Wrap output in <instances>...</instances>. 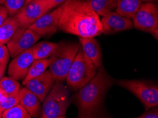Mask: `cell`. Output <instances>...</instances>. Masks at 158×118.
Returning <instances> with one entry per match:
<instances>
[{"mask_svg": "<svg viewBox=\"0 0 158 118\" xmlns=\"http://www.w3.org/2000/svg\"><path fill=\"white\" fill-rule=\"evenodd\" d=\"M58 29L80 38L96 37L102 33L99 16L87 0H67L56 7Z\"/></svg>", "mask_w": 158, "mask_h": 118, "instance_id": "cell-1", "label": "cell"}, {"mask_svg": "<svg viewBox=\"0 0 158 118\" xmlns=\"http://www.w3.org/2000/svg\"><path fill=\"white\" fill-rule=\"evenodd\" d=\"M114 79L107 73L103 66L97 69L95 76L74 96L78 109V117L93 118L104 116V100Z\"/></svg>", "mask_w": 158, "mask_h": 118, "instance_id": "cell-2", "label": "cell"}, {"mask_svg": "<svg viewBox=\"0 0 158 118\" xmlns=\"http://www.w3.org/2000/svg\"><path fill=\"white\" fill-rule=\"evenodd\" d=\"M42 103L41 118L65 117L71 98L68 88L63 81H56Z\"/></svg>", "mask_w": 158, "mask_h": 118, "instance_id": "cell-3", "label": "cell"}, {"mask_svg": "<svg viewBox=\"0 0 158 118\" xmlns=\"http://www.w3.org/2000/svg\"><path fill=\"white\" fill-rule=\"evenodd\" d=\"M97 71V67L80 49L66 76L67 84L73 90H78L87 83Z\"/></svg>", "mask_w": 158, "mask_h": 118, "instance_id": "cell-4", "label": "cell"}, {"mask_svg": "<svg viewBox=\"0 0 158 118\" xmlns=\"http://www.w3.org/2000/svg\"><path fill=\"white\" fill-rule=\"evenodd\" d=\"M80 46L76 43H60L56 52L50 57L49 70L56 81H64L73 64Z\"/></svg>", "mask_w": 158, "mask_h": 118, "instance_id": "cell-5", "label": "cell"}, {"mask_svg": "<svg viewBox=\"0 0 158 118\" xmlns=\"http://www.w3.org/2000/svg\"><path fill=\"white\" fill-rule=\"evenodd\" d=\"M117 84L135 95L144 105L145 110L158 105V87L152 82L141 80H119Z\"/></svg>", "mask_w": 158, "mask_h": 118, "instance_id": "cell-6", "label": "cell"}, {"mask_svg": "<svg viewBox=\"0 0 158 118\" xmlns=\"http://www.w3.org/2000/svg\"><path fill=\"white\" fill-rule=\"evenodd\" d=\"M132 21L136 29L151 33L157 39L158 7L155 2H144L141 4Z\"/></svg>", "mask_w": 158, "mask_h": 118, "instance_id": "cell-7", "label": "cell"}, {"mask_svg": "<svg viewBox=\"0 0 158 118\" xmlns=\"http://www.w3.org/2000/svg\"><path fill=\"white\" fill-rule=\"evenodd\" d=\"M40 38L29 28L19 27L6 43L11 57L14 58L21 52L31 48Z\"/></svg>", "mask_w": 158, "mask_h": 118, "instance_id": "cell-8", "label": "cell"}, {"mask_svg": "<svg viewBox=\"0 0 158 118\" xmlns=\"http://www.w3.org/2000/svg\"><path fill=\"white\" fill-rule=\"evenodd\" d=\"M51 10L46 0H32L25 4L15 16L19 27L28 28L40 16Z\"/></svg>", "mask_w": 158, "mask_h": 118, "instance_id": "cell-9", "label": "cell"}, {"mask_svg": "<svg viewBox=\"0 0 158 118\" xmlns=\"http://www.w3.org/2000/svg\"><path fill=\"white\" fill-rule=\"evenodd\" d=\"M101 23L102 33L105 35L114 34L133 28L132 19L121 16L114 11L102 16Z\"/></svg>", "mask_w": 158, "mask_h": 118, "instance_id": "cell-10", "label": "cell"}, {"mask_svg": "<svg viewBox=\"0 0 158 118\" xmlns=\"http://www.w3.org/2000/svg\"><path fill=\"white\" fill-rule=\"evenodd\" d=\"M34 58L33 56L32 47L16 55L11 60L8 67L9 76L17 81L23 80L31 66Z\"/></svg>", "mask_w": 158, "mask_h": 118, "instance_id": "cell-11", "label": "cell"}, {"mask_svg": "<svg viewBox=\"0 0 158 118\" xmlns=\"http://www.w3.org/2000/svg\"><path fill=\"white\" fill-rule=\"evenodd\" d=\"M56 81V79L51 71L45 70L41 75L31 79L23 86L34 93L40 102L42 103Z\"/></svg>", "mask_w": 158, "mask_h": 118, "instance_id": "cell-12", "label": "cell"}, {"mask_svg": "<svg viewBox=\"0 0 158 118\" xmlns=\"http://www.w3.org/2000/svg\"><path fill=\"white\" fill-rule=\"evenodd\" d=\"M28 28L40 37L51 36L55 34L58 29L57 8L44 14Z\"/></svg>", "mask_w": 158, "mask_h": 118, "instance_id": "cell-13", "label": "cell"}, {"mask_svg": "<svg viewBox=\"0 0 158 118\" xmlns=\"http://www.w3.org/2000/svg\"><path fill=\"white\" fill-rule=\"evenodd\" d=\"M82 50L97 69L102 66V53L101 47L95 37L80 38Z\"/></svg>", "mask_w": 158, "mask_h": 118, "instance_id": "cell-14", "label": "cell"}, {"mask_svg": "<svg viewBox=\"0 0 158 118\" xmlns=\"http://www.w3.org/2000/svg\"><path fill=\"white\" fill-rule=\"evenodd\" d=\"M19 103L27 110L31 117H40L42 107L34 93L26 87L19 90Z\"/></svg>", "mask_w": 158, "mask_h": 118, "instance_id": "cell-15", "label": "cell"}, {"mask_svg": "<svg viewBox=\"0 0 158 118\" xmlns=\"http://www.w3.org/2000/svg\"><path fill=\"white\" fill-rule=\"evenodd\" d=\"M142 4L141 0H116L115 10L120 15L132 19Z\"/></svg>", "mask_w": 158, "mask_h": 118, "instance_id": "cell-16", "label": "cell"}, {"mask_svg": "<svg viewBox=\"0 0 158 118\" xmlns=\"http://www.w3.org/2000/svg\"><path fill=\"white\" fill-rule=\"evenodd\" d=\"M19 28V25L16 16H8L0 25V45H6Z\"/></svg>", "mask_w": 158, "mask_h": 118, "instance_id": "cell-17", "label": "cell"}, {"mask_svg": "<svg viewBox=\"0 0 158 118\" xmlns=\"http://www.w3.org/2000/svg\"><path fill=\"white\" fill-rule=\"evenodd\" d=\"M58 44L56 43L42 41L32 47L33 56L34 59H42L50 58L56 52Z\"/></svg>", "mask_w": 158, "mask_h": 118, "instance_id": "cell-18", "label": "cell"}, {"mask_svg": "<svg viewBox=\"0 0 158 118\" xmlns=\"http://www.w3.org/2000/svg\"><path fill=\"white\" fill-rule=\"evenodd\" d=\"M50 63H51V59L50 58L34 59L31 66L30 67L29 69H28L27 74H26L25 78L22 80L23 85L27 83L28 81L31 80V79H34L35 77L41 75L45 70H47Z\"/></svg>", "mask_w": 158, "mask_h": 118, "instance_id": "cell-19", "label": "cell"}, {"mask_svg": "<svg viewBox=\"0 0 158 118\" xmlns=\"http://www.w3.org/2000/svg\"><path fill=\"white\" fill-rule=\"evenodd\" d=\"M87 2L91 8L102 16L115 10L116 7V0H87Z\"/></svg>", "mask_w": 158, "mask_h": 118, "instance_id": "cell-20", "label": "cell"}, {"mask_svg": "<svg viewBox=\"0 0 158 118\" xmlns=\"http://www.w3.org/2000/svg\"><path fill=\"white\" fill-rule=\"evenodd\" d=\"M20 84L11 77H3L0 80V97L15 95L19 93Z\"/></svg>", "mask_w": 158, "mask_h": 118, "instance_id": "cell-21", "label": "cell"}, {"mask_svg": "<svg viewBox=\"0 0 158 118\" xmlns=\"http://www.w3.org/2000/svg\"><path fill=\"white\" fill-rule=\"evenodd\" d=\"M3 118H31L29 113L20 103L4 110L2 113Z\"/></svg>", "mask_w": 158, "mask_h": 118, "instance_id": "cell-22", "label": "cell"}, {"mask_svg": "<svg viewBox=\"0 0 158 118\" xmlns=\"http://www.w3.org/2000/svg\"><path fill=\"white\" fill-rule=\"evenodd\" d=\"M26 0H5L3 5L8 11L9 16H15L24 6Z\"/></svg>", "mask_w": 158, "mask_h": 118, "instance_id": "cell-23", "label": "cell"}, {"mask_svg": "<svg viewBox=\"0 0 158 118\" xmlns=\"http://www.w3.org/2000/svg\"><path fill=\"white\" fill-rule=\"evenodd\" d=\"M19 103V93L15 95L4 96L0 97V110L3 112L9 108Z\"/></svg>", "mask_w": 158, "mask_h": 118, "instance_id": "cell-24", "label": "cell"}, {"mask_svg": "<svg viewBox=\"0 0 158 118\" xmlns=\"http://www.w3.org/2000/svg\"><path fill=\"white\" fill-rule=\"evenodd\" d=\"M9 50L6 45H0V66H6L9 60Z\"/></svg>", "mask_w": 158, "mask_h": 118, "instance_id": "cell-25", "label": "cell"}, {"mask_svg": "<svg viewBox=\"0 0 158 118\" xmlns=\"http://www.w3.org/2000/svg\"><path fill=\"white\" fill-rule=\"evenodd\" d=\"M138 117L139 118H157L158 117V109L152 108L149 110H146L143 114H142Z\"/></svg>", "mask_w": 158, "mask_h": 118, "instance_id": "cell-26", "label": "cell"}, {"mask_svg": "<svg viewBox=\"0 0 158 118\" xmlns=\"http://www.w3.org/2000/svg\"><path fill=\"white\" fill-rule=\"evenodd\" d=\"M9 16L8 11L3 4H0V25H2L5 19Z\"/></svg>", "mask_w": 158, "mask_h": 118, "instance_id": "cell-27", "label": "cell"}, {"mask_svg": "<svg viewBox=\"0 0 158 118\" xmlns=\"http://www.w3.org/2000/svg\"><path fill=\"white\" fill-rule=\"evenodd\" d=\"M46 1L50 6V9H54L56 7L61 5L62 4H63L67 0H46Z\"/></svg>", "mask_w": 158, "mask_h": 118, "instance_id": "cell-28", "label": "cell"}, {"mask_svg": "<svg viewBox=\"0 0 158 118\" xmlns=\"http://www.w3.org/2000/svg\"><path fill=\"white\" fill-rule=\"evenodd\" d=\"M6 66H0V80L3 78L4 73H5Z\"/></svg>", "mask_w": 158, "mask_h": 118, "instance_id": "cell-29", "label": "cell"}, {"mask_svg": "<svg viewBox=\"0 0 158 118\" xmlns=\"http://www.w3.org/2000/svg\"><path fill=\"white\" fill-rule=\"evenodd\" d=\"M142 2H156L157 0H141Z\"/></svg>", "mask_w": 158, "mask_h": 118, "instance_id": "cell-30", "label": "cell"}, {"mask_svg": "<svg viewBox=\"0 0 158 118\" xmlns=\"http://www.w3.org/2000/svg\"><path fill=\"white\" fill-rule=\"evenodd\" d=\"M5 0H0V4H4Z\"/></svg>", "mask_w": 158, "mask_h": 118, "instance_id": "cell-31", "label": "cell"}, {"mask_svg": "<svg viewBox=\"0 0 158 118\" xmlns=\"http://www.w3.org/2000/svg\"><path fill=\"white\" fill-rule=\"evenodd\" d=\"M2 113H3V112H2L1 110H0V118L2 117Z\"/></svg>", "mask_w": 158, "mask_h": 118, "instance_id": "cell-32", "label": "cell"}, {"mask_svg": "<svg viewBox=\"0 0 158 118\" xmlns=\"http://www.w3.org/2000/svg\"><path fill=\"white\" fill-rule=\"evenodd\" d=\"M31 1H32V0H26V3H28V2H31Z\"/></svg>", "mask_w": 158, "mask_h": 118, "instance_id": "cell-33", "label": "cell"}]
</instances>
